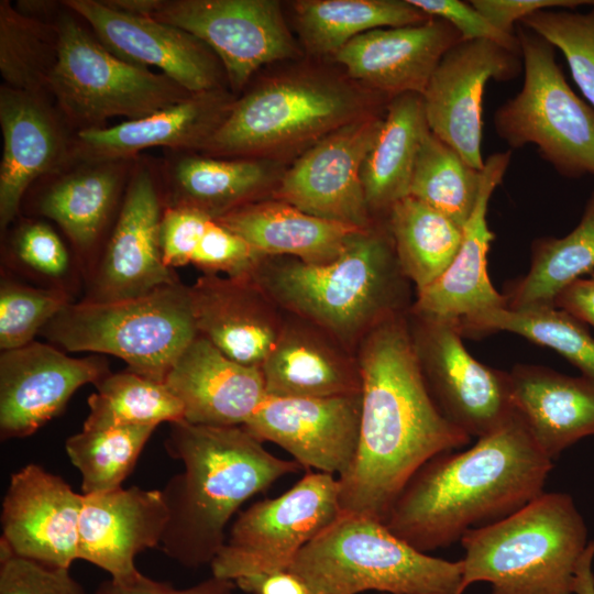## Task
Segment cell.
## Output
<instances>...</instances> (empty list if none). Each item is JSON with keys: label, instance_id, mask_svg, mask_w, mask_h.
Wrapping results in <instances>:
<instances>
[{"label": "cell", "instance_id": "obj_1", "mask_svg": "<svg viewBox=\"0 0 594 594\" xmlns=\"http://www.w3.org/2000/svg\"><path fill=\"white\" fill-rule=\"evenodd\" d=\"M360 436L354 461L338 477L342 515L385 520L410 477L433 457L471 437L439 409L424 377L408 312L388 317L360 342Z\"/></svg>", "mask_w": 594, "mask_h": 594}, {"label": "cell", "instance_id": "obj_2", "mask_svg": "<svg viewBox=\"0 0 594 594\" xmlns=\"http://www.w3.org/2000/svg\"><path fill=\"white\" fill-rule=\"evenodd\" d=\"M552 461L514 413L471 448L444 452L410 477L384 524L421 552L460 541L543 493Z\"/></svg>", "mask_w": 594, "mask_h": 594}, {"label": "cell", "instance_id": "obj_3", "mask_svg": "<svg viewBox=\"0 0 594 594\" xmlns=\"http://www.w3.org/2000/svg\"><path fill=\"white\" fill-rule=\"evenodd\" d=\"M165 449L184 464L162 490L168 521L160 548L185 568L210 565L238 509L277 480L302 470L243 427L170 424Z\"/></svg>", "mask_w": 594, "mask_h": 594}, {"label": "cell", "instance_id": "obj_4", "mask_svg": "<svg viewBox=\"0 0 594 594\" xmlns=\"http://www.w3.org/2000/svg\"><path fill=\"white\" fill-rule=\"evenodd\" d=\"M253 280L277 306L348 351L380 322L411 307L386 222L353 237L339 257L324 264L296 258L270 264L266 257Z\"/></svg>", "mask_w": 594, "mask_h": 594}, {"label": "cell", "instance_id": "obj_5", "mask_svg": "<svg viewBox=\"0 0 594 594\" xmlns=\"http://www.w3.org/2000/svg\"><path fill=\"white\" fill-rule=\"evenodd\" d=\"M462 590L486 582L492 594H574L587 529L573 498L541 493L510 515L466 531Z\"/></svg>", "mask_w": 594, "mask_h": 594}, {"label": "cell", "instance_id": "obj_6", "mask_svg": "<svg viewBox=\"0 0 594 594\" xmlns=\"http://www.w3.org/2000/svg\"><path fill=\"white\" fill-rule=\"evenodd\" d=\"M310 594H463L462 560L421 552L383 521L341 515L288 569Z\"/></svg>", "mask_w": 594, "mask_h": 594}, {"label": "cell", "instance_id": "obj_7", "mask_svg": "<svg viewBox=\"0 0 594 594\" xmlns=\"http://www.w3.org/2000/svg\"><path fill=\"white\" fill-rule=\"evenodd\" d=\"M41 331L67 351L111 354L128 371L163 383L198 336L188 287L179 282L134 298L68 304Z\"/></svg>", "mask_w": 594, "mask_h": 594}, {"label": "cell", "instance_id": "obj_8", "mask_svg": "<svg viewBox=\"0 0 594 594\" xmlns=\"http://www.w3.org/2000/svg\"><path fill=\"white\" fill-rule=\"evenodd\" d=\"M350 87L317 76H290L267 81L234 101L200 150L208 154L251 158L318 141L333 130L373 111Z\"/></svg>", "mask_w": 594, "mask_h": 594}, {"label": "cell", "instance_id": "obj_9", "mask_svg": "<svg viewBox=\"0 0 594 594\" xmlns=\"http://www.w3.org/2000/svg\"><path fill=\"white\" fill-rule=\"evenodd\" d=\"M515 33L524 81L494 114L497 135L510 148L537 146L564 177L594 176V108L572 90L547 40L520 23Z\"/></svg>", "mask_w": 594, "mask_h": 594}, {"label": "cell", "instance_id": "obj_10", "mask_svg": "<svg viewBox=\"0 0 594 594\" xmlns=\"http://www.w3.org/2000/svg\"><path fill=\"white\" fill-rule=\"evenodd\" d=\"M67 10L56 19L59 58L48 94L78 131L105 128L112 117L141 119L194 95L166 75L111 53Z\"/></svg>", "mask_w": 594, "mask_h": 594}, {"label": "cell", "instance_id": "obj_11", "mask_svg": "<svg viewBox=\"0 0 594 594\" xmlns=\"http://www.w3.org/2000/svg\"><path fill=\"white\" fill-rule=\"evenodd\" d=\"M341 515L338 477L307 471L279 496L256 502L238 516L210 564L212 576L234 582L288 570L298 553Z\"/></svg>", "mask_w": 594, "mask_h": 594}, {"label": "cell", "instance_id": "obj_12", "mask_svg": "<svg viewBox=\"0 0 594 594\" xmlns=\"http://www.w3.org/2000/svg\"><path fill=\"white\" fill-rule=\"evenodd\" d=\"M414 348L427 386L441 413L470 437L499 427L515 410L507 372L472 356L459 320L408 312Z\"/></svg>", "mask_w": 594, "mask_h": 594}, {"label": "cell", "instance_id": "obj_13", "mask_svg": "<svg viewBox=\"0 0 594 594\" xmlns=\"http://www.w3.org/2000/svg\"><path fill=\"white\" fill-rule=\"evenodd\" d=\"M152 18L205 43L234 90L242 89L263 65L297 54L277 1L162 0Z\"/></svg>", "mask_w": 594, "mask_h": 594}, {"label": "cell", "instance_id": "obj_14", "mask_svg": "<svg viewBox=\"0 0 594 594\" xmlns=\"http://www.w3.org/2000/svg\"><path fill=\"white\" fill-rule=\"evenodd\" d=\"M380 110L318 140L283 175L275 199L318 218L362 229L372 227L361 173L384 121L386 110Z\"/></svg>", "mask_w": 594, "mask_h": 594}, {"label": "cell", "instance_id": "obj_15", "mask_svg": "<svg viewBox=\"0 0 594 594\" xmlns=\"http://www.w3.org/2000/svg\"><path fill=\"white\" fill-rule=\"evenodd\" d=\"M521 69L520 54L491 41H460L442 56L421 95L429 130L482 170L485 87L514 79Z\"/></svg>", "mask_w": 594, "mask_h": 594}, {"label": "cell", "instance_id": "obj_16", "mask_svg": "<svg viewBox=\"0 0 594 594\" xmlns=\"http://www.w3.org/2000/svg\"><path fill=\"white\" fill-rule=\"evenodd\" d=\"M361 393L295 398L266 396L244 429L288 452L307 471L342 476L359 444Z\"/></svg>", "mask_w": 594, "mask_h": 594}, {"label": "cell", "instance_id": "obj_17", "mask_svg": "<svg viewBox=\"0 0 594 594\" xmlns=\"http://www.w3.org/2000/svg\"><path fill=\"white\" fill-rule=\"evenodd\" d=\"M95 36L118 57L155 67L190 94L220 89L221 68L212 51L193 34L152 16L128 14L101 0H66ZM221 64V63H220Z\"/></svg>", "mask_w": 594, "mask_h": 594}, {"label": "cell", "instance_id": "obj_18", "mask_svg": "<svg viewBox=\"0 0 594 594\" xmlns=\"http://www.w3.org/2000/svg\"><path fill=\"white\" fill-rule=\"evenodd\" d=\"M84 494L30 463L12 473L2 501L0 542L14 554L69 569L78 560Z\"/></svg>", "mask_w": 594, "mask_h": 594}, {"label": "cell", "instance_id": "obj_19", "mask_svg": "<svg viewBox=\"0 0 594 594\" xmlns=\"http://www.w3.org/2000/svg\"><path fill=\"white\" fill-rule=\"evenodd\" d=\"M109 374L105 360L70 358L56 348L31 342L0 358V435L24 438L56 417L82 385Z\"/></svg>", "mask_w": 594, "mask_h": 594}, {"label": "cell", "instance_id": "obj_20", "mask_svg": "<svg viewBox=\"0 0 594 594\" xmlns=\"http://www.w3.org/2000/svg\"><path fill=\"white\" fill-rule=\"evenodd\" d=\"M161 200L152 173L133 172L121 211L96 275L91 301L134 298L179 282L163 261Z\"/></svg>", "mask_w": 594, "mask_h": 594}, {"label": "cell", "instance_id": "obj_21", "mask_svg": "<svg viewBox=\"0 0 594 594\" xmlns=\"http://www.w3.org/2000/svg\"><path fill=\"white\" fill-rule=\"evenodd\" d=\"M462 41L448 22L375 29L358 35L336 54L350 76L370 90L394 98L422 95L442 56Z\"/></svg>", "mask_w": 594, "mask_h": 594}, {"label": "cell", "instance_id": "obj_22", "mask_svg": "<svg viewBox=\"0 0 594 594\" xmlns=\"http://www.w3.org/2000/svg\"><path fill=\"white\" fill-rule=\"evenodd\" d=\"M168 510L160 490L138 486L84 495L78 560L122 580L139 572L135 557L160 547Z\"/></svg>", "mask_w": 594, "mask_h": 594}, {"label": "cell", "instance_id": "obj_23", "mask_svg": "<svg viewBox=\"0 0 594 594\" xmlns=\"http://www.w3.org/2000/svg\"><path fill=\"white\" fill-rule=\"evenodd\" d=\"M188 293L198 334L233 361L261 367L285 322L253 278L204 274Z\"/></svg>", "mask_w": 594, "mask_h": 594}, {"label": "cell", "instance_id": "obj_24", "mask_svg": "<svg viewBox=\"0 0 594 594\" xmlns=\"http://www.w3.org/2000/svg\"><path fill=\"white\" fill-rule=\"evenodd\" d=\"M164 383L183 404L184 420L194 425L242 427L267 396L260 367L233 361L200 334Z\"/></svg>", "mask_w": 594, "mask_h": 594}, {"label": "cell", "instance_id": "obj_25", "mask_svg": "<svg viewBox=\"0 0 594 594\" xmlns=\"http://www.w3.org/2000/svg\"><path fill=\"white\" fill-rule=\"evenodd\" d=\"M512 150L491 154L484 161L482 185L474 210L463 226L459 251L444 273L417 292L410 311L425 316L459 320L506 300L492 285L487 274V252L494 232L487 224L488 202L510 164Z\"/></svg>", "mask_w": 594, "mask_h": 594}, {"label": "cell", "instance_id": "obj_26", "mask_svg": "<svg viewBox=\"0 0 594 594\" xmlns=\"http://www.w3.org/2000/svg\"><path fill=\"white\" fill-rule=\"evenodd\" d=\"M233 102L221 89L194 94L141 119L77 131L72 154L85 163H95L130 160L156 146L201 148Z\"/></svg>", "mask_w": 594, "mask_h": 594}, {"label": "cell", "instance_id": "obj_27", "mask_svg": "<svg viewBox=\"0 0 594 594\" xmlns=\"http://www.w3.org/2000/svg\"><path fill=\"white\" fill-rule=\"evenodd\" d=\"M0 124L3 153L0 164V226L16 216L28 187L72 154L56 112L45 97L2 85Z\"/></svg>", "mask_w": 594, "mask_h": 594}, {"label": "cell", "instance_id": "obj_28", "mask_svg": "<svg viewBox=\"0 0 594 594\" xmlns=\"http://www.w3.org/2000/svg\"><path fill=\"white\" fill-rule=\"evenodd\" d=\"M510 396L540 450L551 460L594 436V380L539 365L518 364L508 373Z\"/></svg>", "mask_w": 594, "mask_h": 594}, {"label": "cell", "instance_id": "obj_29", "mask_svg": "<svg viewBox=\"0 0 594 594\" xmlns=\"http://www.w3.org/2000/svg\"><path fill=\"white\" fill-rule=\"evenodd\" d=\"M287 323L261 365L267 396L322 398L360 394L356 359L317 327Z\"/></svg>", "mask_w": 594, "mask_h": 594}, {"label": "cell", "instance_id": "obj_30", "mask_svg": "<svg viewBox=\"0 0 594 594\" xmlns=\"http://www.w3.org/2000/svg\"><path fill=\"white\" fill-rule=\"evenodd\" d=\"M215 219L266 257L287 255L309 264L336 260L366 230L311 216L278 199L255 200Z\"/></svg>", "mask_w": 594, "mask_h": 594}, {"label": "cell", "instance_id": "obj_31", "mask_svg": "<svg viewBox=\"0 0 594 594\" xmlns=\"http://www.w3.org/2000/svg\"><path fill=\"white\" fill-rule=\"evenodd\" d=\"M429 131L421 95L408 92L388 101L361 173L371 215L386 218L391 208L409 195L416 158Z\"/></svg>", "mask_w": 594, "mask_h": 594}, {"label": "cell", "instance_id": "obj_32", "mask_svg": "<svg viewBox=\"0 0 594 594\" xmlns=\"http://www.w3.org/2000/svg\"><path fill=\"white\" fill-rule=\"evenodd\" d=\"M594 271V190L578 226L563 238H541L531 246L529 272L505 287L513 310L554 307L558 295Z\"/></svg>", "mask_w": 594, "mask_h": 594}, {"label": "cell", "instance_id": "obj_33", "mask_svg": "<svg viewBox=\"0 0 594 594\" xmlns=\"http://www.w3.org/2000/svg\"><path fill=\"white\" fill-rule=\"evenodd\" d=\"M298 32L314 53L336 54L365 32L431 19L409 0H301L294 4Z\"/></svg>", "mask_w": 594, "mask_h": 594}, {"label": "cell", "instance_id": "obj_34", "mask_svg": "<svg viewBox=\"0 0 594 594\" xmlns=\"http://www.w3.org/2000/svg\"><path fill=\"white\" fill-rule=\"evenodd\" d=\"M385 222L400 270L417 292L444 273L463 237V228L411 196L397 201Z\"/></svg>", "mask_w": 594, "mask_h": 594}, {"label": "cell", "instance_id": "obj_35", "mask_svg": "<svg viewBox=\"0 0 594 594\" xmlns=\"http://www.w3.org/2000/svg\"><path fill=\"white\" fill-rule=\"evenodd\" d=\"M127 162L87 163L44 193L40 211L58 223L79 250L89 249L116 202Z\"/></svg>", "mask_w": 594, "mask_h": 594}, {"label": "cell", "instance_id": "obj_36", "mask_svg": "<svg viewBox=\"0 0 594 594\" xmlns=\"http://www.w3.org/2000/svg\"><path fill=\"white\" fill-rule=\"evenodd\" d=\"M170 207H189L212 218L255 201L268 182L266 166L252 158L184 156L170 172Z\"/></svg>", "mask_w": 594, "mask_h": 594}, {"label": "cell", "instance_id": "obj_37", "mask_svg": "<svg viewBox=\"0 0 594 594\" xmlns=\"http://www.w3.org/2000/svg\"><path fill=\"white\" fill-rule=\"evenodd\" d=\"M462 336L507 331L548 346L594 380V338L584 323L557 307L492 308L459 319Z\"/></svg>", "mask_w": 594, "mask_h": 594}, {"label": "cell", "instance_id": "obj_38", "mask_svg": "<svg viewBox=\"0 0 594 594\" xmlns=\"http://www.w3.org/2000/svg\"><path fill=\"white\" fill-rule=\"evenodd\" d=\"M59 47L57 21L28 16L10 1H0V72L6 86L45 97Z\"/></svg>", "mask_w": 594, "mask_h": 594}, {"label": "cell", "instance_id": "obj_39", "mask_svg": "<svg viewBox=\"0 0 594 594\" xmlns=\"http://www.w3.org/2000/svg\"><path fill=\"white\" fill-rule=\"evenodd\" d=\"M88 398L89 414L82 429L155 426L184 420L180 400L163 382L131 371L109 373Z\"/></svg>", "mask_w": 594, "mask_h": 594}, {"label": "cell", "instance_id": "obj_40", "mask_svg": "<svg viewBox=\"0 0 594 594\" xmlns=\"http://www.w3.org/2000/svg\"><path fill=\"white\" fill-rule=\"evenodd\" d=\"M482 170L470 166L449 144L429 131L420 145L409 195L463 228L476 205Z\"/></svg>", "mask_w": 594, "mask_h": 594}, {"label": "cell", "instance_id": "obj_41", "mask_svg": "<svg viewBox=\"0 0 594 594\" xmlns=\"http://www.w3.org/2000/svg\"><path fill=\"white\" fill-rule=\"evenodd\" d=\"M155 429V426H122L82 429L70 436L65 450L80 473L81 494L122 487Z\"/></svg>", "mask_w": 594, "mask_h": 594}, {"label": "cell", "instance_id": "obj_42", "mask_svg": "<svg viewBox=\"0 0 594 594\" xmlns=\"http://www.w3.org/2000/svg\"><path fill=\"white\" fill-rule=\"evenodd\" d=\"M520 24L562 52L575 84L594 108V4L584 13L541 10Z\"/></svg>", "mask_w": 594, "mask_h": 594}, {"label": "cell", "instance_id": "obj_43", "mask_svg": "<svg viewBox=\"0 0 594 594\" xmlns=\"http://www.w3.org/2000/svg\"><path fill=\"white\" fill-rule=\"evenodd\" d=\"M69 302L59 288H34L4 282L0 288V348L18 349L33 342Z\"/></svg>", "mask_w": 594, "mask_h": 594}, {"label": "cell", "instance_id": "obj_44", "mask_svg": "<svg viewBox=\"0 0 594 594\" xmlns=\"http://www.w3.org/2000/svg\"><path fill=\"white\" fill-rule=\"evenodd\" d=\"M0 594H87L69 569L14 554L0 542Z\"/></svg>", "mask_w": 594, "mask_h": 594}, {"label": "cell", "instance_id": "obj_45", "mask_svg": "<svg viewBox=\"0 0 594 594\" xmlns=\"http://www.w3.org/2000/svg\"><path fill=\"white\" fill-rule=\"evenodd\" d=\"M409 2L427 15L451 24L461 35L462 41H491L520 54L516 33L506 34L497 30L470 2L460 0H409Z\"/></svg>", "mask_w": 594, "mask_h": 594}, {"label": "cell", "instance_id": "obj_46", "mask_svg": "<svg viewBox=\"0 0 594 594\" xmlns=\"http://www.w3.org/2000/svg\"><path fill=\"white\" fill-rule=\"evenodd\" d=\"M18 258L29 268L47 277H59L68 270V253L55 233L43 222L21 226L14 239Z\"/></svg>", "mask_w": 594, "mask_h": 594}, {"label": "cell", "instance_id": "obj_47", "mask_svg": "<svg viewBox=\"0 0 594 594\" xmlns=\"http://www.w3.org/2000/svg\"><path fill=\"white\" fill-rule=\"evenodd\" d=\"M497 30L515 34L516 23L541 10H572L580 6H593L594 0H472Z\"/></svg>", "mask_w": 594, "mask_h": 594}, {"label": "cell", "instance_id": "obj_48", "mask_svg": "<svg viewBox=\"0 0 594 594\" xmlns=\"http://www.w3.org/2000/svg\"><path fill=\"white\" fill-rule=\"evenodd\" d=\"M234 586L232 581L211 576L190 587L176 588L139 571L127 579L103 581L96 594H232Z\"/></svg>", "mask_w": 594, "mask_h": 594}, {"label": "cell", "instance_id": "obj_49", "mask_svg": "<svg viewBox=\"0 0 594 594\" xmlns=\"http://www.w3.org/2000/svg\"><path fill=\"white\" fill-rule=\"evenodd\" d=\"M234 584L248 594H310L306 583L289 570L242 576Z\"/></svg>", "mask_w": 594, "mask_h": 594}, {"label": "cell", "instance_id": "obj_50", "mask_svg": "<svg viewBox=\"0 0 594 594\" xmlns=\"http://www.w3.org/2000/svg\"><path fill=\"white\" fill-rule=\"evenodd\" d=\"M554 307L594 327V271L588 277H581L566 286L554 300Z\"/></svg>", "mask_w": 594, "mask_h": 594}, {"label": "cell", "instance_id": "obj_51", "mask_svg": "<svg viewBox=\"0 0 594 594\" xmlns=\"http://www.w3.org/2000/svg\"><path fill=\"white\" fill-rule=\"evenodd\" d=\"M594 559V539L587 544V548L581 559L573 593L574 594H594V573L592 570Z\"/></svg>", "mask_w": 594, "mask_h": 594}, {"label": "cell", "instance_id": "obj_52", "mask_svg": "<svg viewBox=\"0 0 594 594\" xmlns=\"http://www.w3.org/2000/svg\"><path fill=\"white\" fill-rule=\"evenodd\" d=\"M107 7L128 14L153 16L162 0H101Z\"/></svg>", "mask_w": 594, "mask_h": 594}, {"label": "cell", "instance_id": "obj_53", "mask_svg": "<svg viewBox=\"0 0 594 594\" xmlns=\"http://www.w3.org/2000/svg\"><path fill=\"white\" fill-rule=\"evenodd\" d=\"M380 594H386V593H380Z\"/></svg>", "mask_w": 594, "mask_h": 594}]
</instances>
